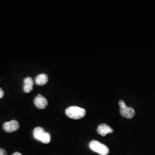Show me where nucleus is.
Instances as JSON below:
<instances>
[{"mask_svg":"<svg viewBox=\"0 0 155 155\" xmlns=\"http://www.w3.org/2000/svg\"><path fill=\"white\" fill-rule=\"evenodd\" d=\"M97 132L102 136H105L106 134H107L109 133H113V130L107 124H103L100 125L98 127Z\"/></svg>","mask_w":155,"mask_h":155,"instance_id":"nucleus-8","label":"nucleus"},{"mask_svg":"<svg viewBox=\"0 0 155 155\" xmlns=\"http://www.w3.org/2000/svg\"><path fill=\"white\" fill-rule=\"evenodd\" d=\"M34 104L39 109H45L48 105V101L43 95L39 94L35 98Z\"/></svg>","mask_w":155,"mask_h":155,"instance_id":"nucleus-6","label":"nucleus"},{"mask_svg":"<svg viewBox=\"0 0 155 155\" xmlns=\"http://www.w3.org/2000/svg\"><path fill=\"white\" fill-rule=\"evenodd\" d=\"M20 127V125L16 120H12L9 122H5L3 124V129L7 133H12L17 131Z\"/></svg>","mask_w":155,"mask_h":155,"instance_id":"nucleus-5","label":"nucleus"},{"mask_svg":"<svg viewBox=\"0 0 155 155\" xmlns=\"http://www.w3.org/2000/svg\"><path fill=\"white\" fill-rule=\"evenodd\" d=\"M67 116L74 120H79L86 115V110L83 108L78 106H71L66 110Z\"/></svg>","mask_w":155,"mask_h":155,"instance_id":"nucleus-1","label":"nucleus"},{"mask_svg":"<svg viewBox=\"0 0 155 155\" xmlns=\"http://www.w3.org/2000/svg\"><path fill=\"white\" fill-rule=\"evenodd\" d=\"M0 155H7V152L6 150L2 148H0Z\"/></svg>","mask_w":155,"mask_h":155,"instance_id":"nucleus-10","label":"nucleus"},{"mask_svg":"<svg viewBox=\"0 0 155 155\" xmlns=\"http://www.w3.org/2000/svg\"><path fill=\"white\" fill-rule=\"evenodd\" d=\"M89 147L91 150L98 153L101 155H107L109 152V150L106 145L101 143L97 140L91 141L90 143Z\"/></svg>","mask_w":155,"mask_h":155,"instance_id":"nucleus-3","label":"nucleus"},{"mask_svg":"<svg viewBox=\"0 0 155 155\" xmlns=\"http://www.w3.org/2000/svg\"><path fill=\"white\" fill-rule=\"evenodd\" d=\"M33 81L32 78L27 77L24 81L23 90L25 93H29L33 90Z\"/></svg>","mask_w":155,"mask_h":155,"instance_id":"nucleus-7","label":"nucleus"},{"mask_svg":"<svg viewBox=\"0 0 155 155\" xmlns=\"http://www.w3.org/2000/svg\"><path fill=\"white\" fill-rule=\"evenodd\" d=\"M12 155H22L20 153H19V152H15V153H14Z\"/></svg>","mask_w":155,"mask_h":155,"instance_id":"nucleus-12","label":"nucleus"},{"mask_svg":"<svg viewBox=\"0 0 155 155\" xmlns=\"http://www.w3.org/2000/svg\"><path fill=\"white\" fill-rule=\"evenodd\" d=\"M4 96V91H3V90L0 88V99L2 98Z\"/></svg>","mask_w":155,"mask_h":155,"instance_id":"nucleus-11","label":"nucleus"},{"mask_svg":"<svg viewBox=\"0 0 155 155\" xmlns=\"http://www.w3.org/2000/svg\"><path fill=\"white\" fill-rule=\"evenodd\" d=\"M119 106L120 107V114L122 117L127 118V119H131L135 115V111L133 108L128 107L126 105L125 103L121 100L119 102Z\"/></svg>","mask_w":155,"mask_h":155,"instance_id":"nucleus-4","label":"nucleus"},{"mask_svg":"<svg viewBox=\"0 0 155 155\" xmlns=\"http://www.w3.org/2000/svg\"><path fill=\"white\" fill-rule=\"evenodd\" d=\"M33 136L35 139L44 144H48L51 141V135L48 132H45L43 128L36 127L33 130Z\"/></svg>","mask_w":155,"mask_h":155,"instance_id":"nucleus-2","label":"nucleus"},{"mask_svg":"<svg viewBox=\"0 0 155 155\" xmlns=\"http://www.w3.org/2000/svg\"><path fill=\"white\" fill-rule=\"evenodd\" d=\"M48 81V76L45 74H41L38 75L35 78V83L39 86H43L47 83Z\"/></svg>","mask_w":155,"mask_h":155,"instance_id":"nucleus-9","label":"nucleus"}]
</instances>
